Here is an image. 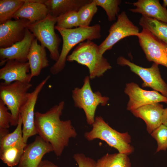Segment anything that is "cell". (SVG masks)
Segmentation results:
<instances>
[{
	"label": "cell",
	"mask_w": 167,
	"mask_h": 167,
	"mask_svg": "<svg viewBox=\"0 0 167 167\" xmlns=\"http://www.w3.org/2000/svg\"><path fill=\"white\" fill-rule=\"evenodd\" d=\"M65 102H60L45 113L35 112V123L38 135L50 143L56 156H61L70 140L77 136L76 131L70 120H62L60 117Z\"/></svg>",
	"instance_id": "6da1fadb"
},
{
	"label": "cell",
	"mask_w": 167,
	"mask_h": 167,
	"mask_svg": "<svg viewBox=\"0 0 167 167\" xmlns=\"http://www.w3.org/2000/svg\"><path fill=\"white\" fill-rule=\"evenodd\" d=\"M55 28L61 35L63 43L58 60L50 68V71L53 75L64 69L68 54L75 46L85 41L99 39L101 36V26L98 24L69 29Z\"/></svg>",
	"instance_id": "7a4b0ae2"
},
{
	"label": "cell",
	"mask_w": 167,
	"mask_h": 167,
	"mask_svg": "<svg viewBox=\"0 0 167 167\" xmlns=\"http://www.w3.org/2000/svg\"><path fill=\"white\" fill-rule=\"evenodd\" d=\"M66 61H75L87 66L91 79L102 76L112 68L107 59L100 53L98 45L91 40L79 44L68 56Z\"/></svg>",
	"instance_id": "3957f363"
},
{
	"label": "cell",
	"mask_w": 167,
	"mask_h": 167,
	"mask_svg": "<svg viewBox=\"0 0 167 167\" xmlns=\"http://www.w3.org/2000/svg\"><path fill=\"white\" fill-rule=\"evenodd\" d=\"M90 131L85 132L84 137L87 140L99 139L117 149L118 152L128 155L134 151L130 144L131 137L127 132L121 133L110 126L101 116H96Z\"/></svg>",
	"instance_id": "277c9868"
},
{
	"label": "cell",
	"mask_w": 167,
	"mask_h": 167,
	"mask_svg": "<svg viewBox=\"0 0 167 167\" xmlns=\"http://www.w3.org/2000/svg\"><path fill=\"white\" fill-rule=\"evenodd\" d=\"M32 86L30 83L16 81L8 84L1 83L0 100L11 114V126H17L20 109L27 101L30 93L28 91Z\"/></svg>",
	"instance_id": "5b68a950"
},
{
	"label": "cell",
	"mask_w": 167,
	"mask_h": 167,
	"mask_svg": "<svg viewBox=\"0 0 167 167\" xmlns=\"http://www.w3.org/2000/svg\"><path fill=\"white\" fill-rule=\"evenodd\" d=\"M90 77L87 76L81 88H76L72 91V98L75 106L84 111L88 124L92 125L95 120L96 111L99 105L105 106L109 99L103 96L99 91L94 92L90 84Z\"/></svg>",
	"instance_id": "8992f818"
},
{
	"label": "cell",
	"mask_w": 167,
	"mask_h": 167,
	"mask_svg": "<svg viewBox=\"0 0 167 167\" xmlns=\"http://www.w3.org/2000/svg\"><path fill=\"white\" fill-rule=\"evenodd\" d=\"M57 18L49 14L43 19L29 23L27 28L50 53V58L56 62L60 53L59 49L61 40L55 32Z\"/></svg>",
	"instance_id": "52a82bcc"
},
{
	"label": "cell",
	"mask_w": 167,
	"mask_h": 167,
	"mask_svg": "<svg viewBox=\"0 0 167 167\" xmlns=\"http://www.w3.org/2000/svg\"><path fill=\"white\" fill-rule=\"evenodd\" d=\"M117 62L120 66L129 67L132 72L138 75L143 80V88H151L167 98V84L161 77L158 64L153 63L151 67L145 68L135 64L122 56L117 58Z\"/></svg>",
	"instance_id": "ba28073f"
},
{
	"label": "cell",
	"mask_w": 167,
	"mask_h": 167,
	"mask_svg": "<svg viewBox=\"0 0 167 167\" xmlns=\"http://www.w3.org/2000/svg\"><path fill=\"white\" fill-rule=\"evenodd\" d=\"M109 32L108 36L98 46L99 51L102 55L122 39L131 36H137L139 33V28L129 19L125 11L118 15L116 21L111 26Z\"/></svg>",
	"instance_id": "9c48e42d"
},
{
	"label": "cell",
	"mask_w": 167,
	"mask_h": 167,
	"mask_svg": "<svg viewBox=\"0 0 167 167\" xmlns=\"http://www.w3.org/2000/svg\"><path fill=\"white\" fill-rule=\"evenodd\" d=\"M50 78L48 75L30 92L28 98L19 111V115L22 120V131L24 143L27 144L30 137L37 134L35 123L34 109L38 95Z\"/></svg>",
	"instance_id": "30bf717a"
},
{
	"label": "cell",
	"mask_w": 167,
	"mask_h": 167,
	"mask_svg": "<svg viewBox=\"0 0 167 167\" xmlns=\"http://www.w3.org/2000/svg\"><path fill=\"white\" fill-rule=\"evenodd\" d=\"M137 37L148 60L167 68V45L145 29L143 28Z\"/></svg>",
	"instance_id": "8fae6325"
},
{
	"label": "cell",
	"mask_w": 167,
	"mask_h": 167,
	"mask_svg": "<svg viewBox=\"0 0 167 167\" xmlns=\"http://www.w3.org/2000/svg\"><path fill=\"white\" fill-rule=\"evenodd\" d=\"M124 92L129 97L127 109L130 111L148 104L161 102L167 104V98L158 92L143 89L133 82L126 84Z\"/></svg>",
	"instance_id": "7c38bea8"
},
{
	"label": "cell",
	"mask_w": 167,
	"mask_h": 167,
	"mask_svg": "<svg viewBox=\"0 0 167 167\" xmlns=\"http://www.w3.org/2000/svg\"><path fill=\"white\" fill-rule=\"evenodd\" d=\"M53 152L52 146L39 135L25 147L17 167H39L44 155Z\"/></svg>",
	"instance_id": "4fadbf2b"
},
{
	"label": "cell",
	"mask_w": 167,
	"mask_h": 167,
	"mask_svg": "<svg viewBox=\"0 0 167 167\" xmlns=\"http://www.w3.org/2000/svg\"><path fill=\"white\" fill-rule=\"evenodd\" d=\"M29 21L25 19L10 20L0 24V47L11 46L24 38Z\"/></svg>",
	"instance_id": "5bb4252c"
},
{
	"label": "cell",
	"mask_w": 167,
	"mask_h": 167,
	"mask_svg": "<svg viewBox=\"0 0 167 167\" xmlns=\"http://www.w3.org/2000/svg\"><path fill=\"white\" fill-rule=\"evenodd\" d=\"M35 38L33 34L27 28L24 38L10 47L0 48V66L9 60L22 62H28V55L33 40Z\"/></svg>",
	"instance_id": "9a60e30c"
},
{
	"label": "cell",
	"mask_w": 167,
	"mask_h": 167,
	"mask_svg": "<svg viewBox=\"0 0 167 167\" xmlns=\"http://www.w3.org/2000/svg\"><path fill=\"white\" fill-rule=\"evenodd\" d=\"M30 70L28 62L9 60L0 69V79L4 81L2 83L5 84L16 81L29 83L32 79L28 73Z\"/></svg>",
	"instance_id": "2e32d148"
},
{
	"label": "cell",
	"mask_w": 167,
	"mask_h": 167,
	"mask_svg": "<svg viewBox=\"0 0 167 167\" xmlns=\"http://www.w3.org/2000/svg\"><path fill=\"white\" fill-rule=\"evenodd\" d=\"M164 109L159 103L148 104L131 112L135 117L145 122L146 129L149 134L162 124V117Z\"/></svg>",
	"instance_id": "e0dca14e"
},
{
	"label": "cell",
	"mask_w": 167,
	"mask_h": 167,
	"mask_svg": "<svg viewBox=\"0 0 167 167\" xmlns=\"http://www.w3.org/2000/svg\"><path fill=\"white\" fill-rule=\"evenodd\" d=\"M45 0H25V2L13 16L15 19H25L33 23L44 19L49 14L44 3Z\"/></svg>",
	"instance_id": "ac0fdd59"
},
{
	"label": "cell",
	"mask_w": 167,
	"mask_h": 167,
	"mask_svg": "<svg viewBox=\"0 0 167 167\" xmlns=\"http://www.w3.org/2000/svg\"><path fill=\"white\" fill-rule=\"evenodd\" d=\"M131 4L136 7L129 10L142 16L152 18L167 24V9L158 0H138Z\"/></svg>",
	"instance_id": "d6986e66"
},
{
	"label": "cell",
	"mask_w": 167,
	"mask_h": 167,
	"mask_svg": "<svg viewBox=\"0 0 167 167\" xmlns=\"http://www.w3.org/2000/svg\"><path fill=\"white\" fill-rule=\"evenodd\" d=\"M37 41L36 38L33 40L27 57L32 78L39 75L42 69L49 66L45 48Z\"/></svg>",
	"instance_id": "ffe728a7"
},
{
	"label": "cell",
	"mask_w": 167,
	"mask_h": 167,
	"mask_svg": "<svg viewBox=\"0 0 167 167\" xmlns=\"http://www.w3.org/2000/svg\"><path fill=\"white\" fill-rule=\"evenodd\" d=\"M92 0H46L44 4L47 6L49 14L57 17L71 11H78L84 5Z\"/></svg>",
	"instance_id": "44dd1931"
},
{
	"label": "cell",
	"mask_w": 167,
	"mask_h": 167,
	"mask_svg": "<svg viewBox=\"0 0 167 167\" xmlns=\"http://www.w3.org/2000/svg\"><path fill=\"white\" fill-rule=\"evenodd\" d=\"M143 28L148 30L167 45V24L156 19L142 16L139 22Z\"/></svg>",
	"instance_id": "7402d4cb"
},
{
	"label": "cell",
	"mask_w": 167,
	"mask_h": 167,
	"mask_svg": "<svg viewBox=\"0 0 167 167\" xmlns=\"http://www.w3.org/2000/svg\"><path fill=\"white\" fill-rule=\"evenodd\" d=\"M96 167H131L128 155L118 152L107 153L96 161Z\"/></svg>",
	"instance_id": "603a6c76"
},
{
	"label": "cell",
	"mask_w": 167,
	"mask_h": 167,
	"mask_svg": "<svg viewBox=\"0 0 167 167\" xmlns=\"http://www.w3.org/2000/svg\"><path fill=\"white\" fill-rule=\"evenodd\" d=\"M23 140L22 131V120L19 115V121L15 129L0 137V151L11 147L18 145L26 146Z\"/></svg>",
	"instance_id": "cb8c5ba5"
},
{
	"label": "cell",
	"mask_w": 167,
	"mask_h": 167,
	"mask_svg": "<svg viewBox=\"0 0 167 167\" xmlns=\"http://www.w3.org/2000/svg\"><path fill=\"white\" fill-rule=\"evenodd\" d=\"M26 146L18 145L11 147L0 151V159L8 167L18 165Z\"/></svg>",
	"instance_id": "d4e9b609"
},
{
	"label": "cell",
	"mask_w": 167,
	"mask_h": 167,
	"mask_svg": "<svg viewBox=\"0 0 167 167\" xmlns=\"http://www.w3.org/2000/svg\"><path fill=\"white\" fill-rule=\"evenodd\" d=\"M25 0H0V24L11 20Z\"/></svg>",
	"instance_id": "484cf974"
},
{
	"label": "cell",
	"mask_w": 167,
	"mask_h": 167,
	"mask_svg": "<svg viewBox=\"0 0 167 167\" xmlns=\"http://www.w3.org/2000/svg\"><path fill=\"white\" fill-rule=\"evenodd\" d=\"M98 11L94 0L83 6L78 11L79 27H88Z\"/></svg>",
	"instance_id": "4316f807"
},
{
	"label": "cell",
	"mask_w": 167,
	"mask_h": 167,
	"mask_svg": "<svg viewBox=\"0 0 167 167\" xmlns=\"http://www.w3.org/2000/svg\"><path fill=\"white\" fill-rule=\"evenodd\" d=\"M79 27L78 11H71L57 17L55 27L69 29Z\"/></svg>",
	"instance_id": "83f0119b"
},
{
	"label": "cell",
	"mask_w": 167,
	"mask_h": 167,
	"mask_svg": "<svg viewBox=\"0 0 167 167\" xmlns=\"http://www.w3.org/2000/svg\"><path fill=\"white\" fill-rule=\"evenodd\" d=\"M96 5L103 8L105 11L109 21L115 20L118 15L120 9L119 5L121 1L120 0H94Z\"/></svg>",
	"instance_id": "f1b7e54d"
},
{
	"label": "cell",
	"mask_w": 167,
	"mask_h": 167,
	"mask_svg": "<svg viewBox=\"0 0 167 167\" xmlns=\"http://www.w3.org/2000/svg\"><path fill=\"white\" fill-rule=\"evenodd\" d=\"M152 136L156 141L157 147L156 152L165 151L167 148V127L162 124L151 134Z\"/></svg>",
	"instance_id": "f546056e"
},
{
	"label": "cell",
	"mask_w": 167,
	"mask_h": 167,
	"mask_svg": "<svg viewBox=\"0 0 167 167\" xmlns=\"http://www.w3.org/2000/svg\"><path fill=\"white\" fill-rule=\"evenodd\" d=\"M3 101L0 100V129H8L10 125L11 115Z\"/></svg>",
	"instance_id": "4dcf8cb0"
},
{
	"label": "cell",
	"mask_w": 167,
	"mask_h": 167,
	"mask_svg": "<svg viewBox=\"0 0 167 167\" xmlns=\"http://www.w3.org/2000/svg\"><path fill=\"white\" fill-rule=\"evenodd\" d=\"M73 158L78 167H96V161L93 159L86 156L83 153L75 154Z\"/></svg>",
	"instance_id": "1f68e13d"
},
{
	"label": "cell",
	"mask_w": 167,
	"mask_h": 167,
	"mask_svg": "<svg viewBox=\"0 0 167 167\" xmlns=\"http://www.w3.org/2000/svg\"><path fill=\"white\" fill-rule=\"evenodd\" d=\"M39 167H58L53 163L47 160H42Z\"/></svg>",
	"instance_id": "d6a6232c"
},
{
	"label": "cell",
	"mask_w": 167,
	"mask_h": 167,
	"mask_svg": "<svg viewBox=\"0 0 167 167\" xmlns=\"http://www.w3.org/2000/svg\"><path fill=\"white\" fill-rule=\"evenodd\" d=\"M162 124L167 127V108L164 109L162 117Z\"/></svg>",
	"instance_id": "836d02e7"
},
{
	"label": "cell",
	"mask_w": 167,
	"mask_h": 167,
	"mask_svg": "<svg viewBox=\"0 0 167 167\" xmlns=\"http://www.w3.org/2000/svg\"><path fill=\"white\" fill-rule=\"evenodd\" d=\"M163 3L162 5L166 7L167 6V0H163Z\"/></svg>",
	"instance_id": "e575fe53"
}]
</instances>
